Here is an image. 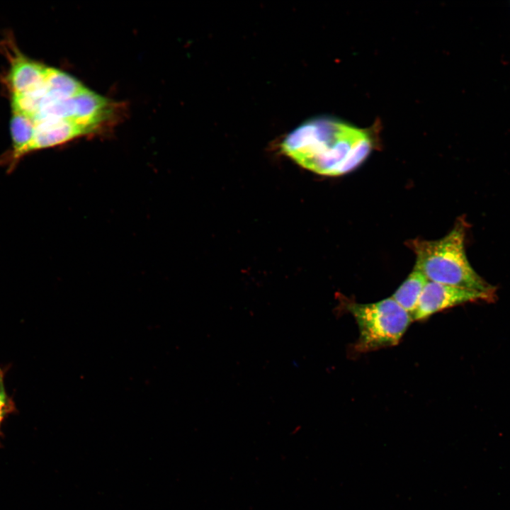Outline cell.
Segmentation results:
<instances>
[{
	"mask_svg": "<svg viewBox=\"0 0 510 510\" xmlns=\"http://www.w3.org/2000/svg\"><path fill=\"white\" fill-rule=\"evenodd\" d=\"M372 147L368 131L329 117L305 121L281 144L283 152L297 164L324 176L343 175L355 169Z\"/></svg>",
	"mask_w": 510,
	"mask_h": 510,
	"instance_id": "6da1fadb",
	"label": "cell"
},
{
	"mask_svg": "<svg viewBox=\"0 0 510 510\" xmlns=\"http://www.w3.org/2000/svg\"><path fill=\"white\" fill-rule=\"evenodd\" d=\"M465 225L458 222L444 237L414 239L409 244L416 254L414 268L429 280L481 292L494 298V286L470 266L465 251Z\"/></svg>",
	"mask_w": 510,
	"mask_h": 510,
	"instance_id": "7a4b0ae2",
	"label": "cell"
},
{
	"mask_svg": "<svg viewBox=\"0 0 510 510\" xmlns=\"http://www.w3.org/2000/svg\"><path fill=\"white\" fill-rule=\"evenodd\" d=\"M345 307L358 325L359 336L355 348L359 352L398 344L413 321L412 315L391 297L372 303L348 301Z\"/></svg>",
	"mask_w": 510,
	"mask_h": 510,
	"instance_id": "3957f363",
	"label": "cell"
},
{
	"mask_svg": "<svg viewBox=\"0 0 510 510\" xmlns=\"http://www.w3.org/2000/svg\"><path fill=\"white\" fill-rule=\"evenodd\" d=\"M485 293L428 280L412 314L414 321L423 320L441 310L463 303L493 300Z\"/></svg>",
	"mask_w": 510,
	"mask_h": 510,
	"instance_id": "277c9868",
	"label": "cell"
},
{
	"mask_svg": "<svg viewBox=\"0 0 510 510\" xmlns=\"http://www.w3.org/2000/svg\"><path fill=\"white\" fill-rule=\"evenodd\" d=\"M48 68L16 52L11 57V67L6 76L11 94L28 93L44 86Z\"/></svg>",
	"mask_w": 510,
	"mask_h": 510,
	"instance_id": "5b68a950",
	"label": "cell"
},
{
	"mask_svg": "<svg viewBox=\"0 0 510 510\" xmlns=\"http://www.w3.org/2000/svg\"><path fill=\"white\" fill-rule=\"evenodd\" d=\"M86 134V131L83 128L70 120L36 121L34 135L28 148L27 154L39 149L62 144L76 137Z\"/></svg>",
	"mask_w": 510,
	"mask_h": 510,
	"instance_id": "8992f818",
	"label": "cell"
},
{
	"mask_svg": "<svg viewBox=\"0 0 510 510\" xmlns=\"http://www.w3.org/2000/svg\"><path fill=\"white\" fill-rule=\"evenodd\" d=\"M74 98L76 112L73 122L87 134L97 131L113 113V103L86 88Z\"/></svg>",
	"mask_w": 510,
	"mask_h": 510,
	"instance_id": "52a82bcc",
	"label": "cell"
},
{
	"mask_svg": "<svg viewBox=\"0 0 510 510\" xmlns=\"http://www.w3.org/2000/svg\"><path fill=\"white\" fill-rule=\"evenodd\" d=\"M35 132L34 120L25 114L13 112L11 120L12 149L1 159V164L6 166L8 173H11L19 160L27 154L28 148Z\"/></svg>",
	"mask_w": 510,
	"mask_h": 510,
	"instance_id": "ba28073f",
	"label": "cell"
},
{
	"mask_svg": "<svg viewBox=\"0 0 510 510\" xmlns=\"http://www.w3.org/2000/svg\"><path fill=\"white\" fill-rule=\"evenodd\" d=\"M428 280L420 271L414 268L391 298L412 317Z\"/></svg>",
	"mask_w": 510,
	"mask_h": 510,
	"instance_id": "9c48e42d",
	"label": "cell"
},
{
	"mask_svg": "<svg viewBox=\"0 0 510 510\" xmlns=\"http://www.w3.org/2000/svg\"><path fill=\"white\" fill-rule=\"evenodd\" d=\"M47 94L54 98H72L85 87L70 75L54 68H48L45 81Z\"/></svg>",
	"mask_w": 510,
	"mask_h": 510,
	"instance_id": "30bf717a",
	"label": "cell"
},
{
	"mask_svg": "<svg viewBox=\"0 0 510 510\" xmlns=\"http://www.w3.org/2000/svg\"><path fill=\"white\" fill-rule=\"evenodd\" d=\"M15 409L14 403L7 394L4 384V375L0 368V427L6 416Z\"/></svg>",
	"mask_w": 510,
	"mask_h": 510,
	"instance_id": "8fae6325",
	"label": "cell"
}]
</instances>
